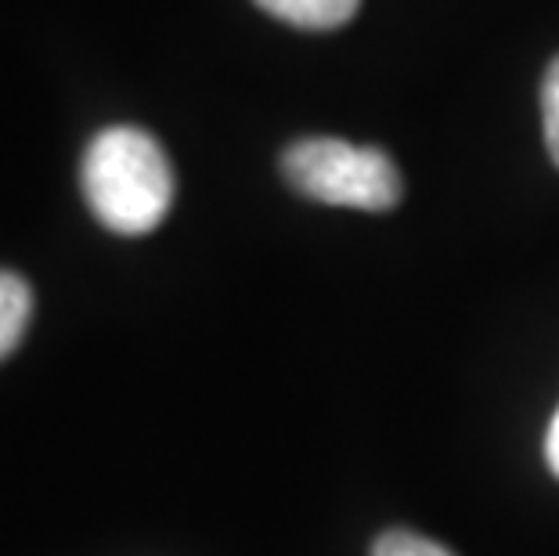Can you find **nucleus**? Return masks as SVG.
Instances as JSON below:
<instances>
[{
  "label": "nucleus",
  "mask_w": 559,
  "mask_h": 556,
  "mask_svg": "<svg viewBox=\"0 0 559 556\" xmlns=\"http://www.w3.org/2000/svg\"><path fill=\"white\" fill-rule=\"evenodd\" d=\"M80 185L91 214L116 235H148L174 203L170 159L138 127H105L87 145Z\"/></svg>",
  "instance_id": "nucleus-1"
},
{
  "label": "nucleus",
  "mask_w": 559,
  "mask_h": 556,
  "mask_svg": "<svg viewBox=\"0 0 559 556\" xmlns=\"http://www.w3.org/2000/svg\"><path fill=\"white\" fill-rule=\"evenodd\" d=\"M282 174L296 192L329 206L386 214L401 203V174L379 149L340 138H304L285 149Z\"/></svg>",
  "instance_id": "nucleus-2"
},
{
  "label": "nucleus",
  "mask_w": 559,
  "mask_h": 556,
  "mask_svg": "<svg viewBox=\"0 0 559 556\" xmlns=\"http://www.w3.org/2000/svg\"><path fill=\"white\" fill-rule=\"evenodd\" d=\"M257 4L296 29H340L358 15L361 0H257Z\"/></svg>",
  "instance_id": "nucleus-3"
},
{
  "label": "nucleus",
  "mask_w": 559,
  "mask_h": 556,
  "mask_svg": "<svg viewBox=\"0 0 559 556\" xmlns=\"http://www.w3.org/2000/svg\"><path fill=\"white\" fill-rule=\"evenodd\" d=\"M33 315V293L19 275L0 271V358H8L19 347L22 333Z\"/></svg>",
  "instance_id": "nucleus-4"
},
{
  "label": "nucleus",
  "mask_w": 559,
  "mask_h": 556,
  "mask_svg": "<svg viewBox=\"0 0 559 556\" xmlns=\"http://www.w3.org/2000/svg\"><path fill=\"white\" fill-rule=\"evenodd\" d=\"M372 556H455L451 549H444L440 542L415 535V531H386V535L376 539Z\"/></svg>",
  "instance_id": "nucleus-5"
},
{
  "label": "nucleus",
  "mask_w": 559,
  "mask_h": 556,
  "mask_svg": "<svg viewBox=\"0 0 559 556\" xmlns=\"http://www.w3.org/2000/svg\"><path fill=\"white\" fill-rule=\"evenodd\" d=\"M542 127H545L549 159L559 167V55L552 58L549 73H545V84H542Z\"/></svg>",
  "instance_id": "nucleus-6"
},
{
  "label": "nucleus",
  "mask_w": 559,
  "mask_h": 556,
  "mask_svg": "<svg viewBox=\"0 0 559 556\" xmlns=\"http://www.w3.org/2000/svg\"><path fill=\"white\" fill-rule=\"evenodd\" d=\"M545 463H549V470L559 477V409L549 423V434H545Z\"/></svg>",
  "instance_id": "nucleus-7"
}]
</instances>
